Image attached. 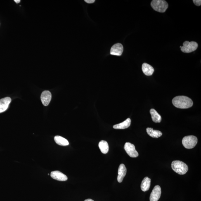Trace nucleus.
I'll list each match as a JSON object with an SVG mask.
<instances>
[{
    "instance_id": "1",
    "label": "nucleus",
    "mask_w": 201,
    "mask_h": 201,
    "mask_svg": "<svg viewBox=\"0 0 201 201\" xmlns=\"http://www.w3.org/2000/svg\"><path fill=\"white\" fill-rule=\"evenodd\" d=\"M172 103L175 107L180 109H187L193 106V103L192 99L188 97L178 96L173 99Z\"/></svg>"
},
{
    "instance_id": "2",
    "label": "nucleus",
    "mask_w": 201,
    "mask_h": 201,
    "mask_svg": "<svg viewBox=\"0 0 201 201\" xmlns=\"http://www.w3.org/2000/svg\"><path fill=\"white\" fill-rule=\"evenodd\" d=\"M173 170L180 175H184L188 172V166L185 163L180 161H174L171 164Z\"/></svg>"
},
{
    "instance_id": "3",
    "label": "nucleus",
    "mask_w": 201,
    "mask_h": 201,
    "mask_svg": "<svg viewBox=\"0 0 201 201\" xmlns=\"http://www.w3.org/2000/svg\"><path fill=\"white\" fill-rule=\"evenodd\" d=\"M150 5L154 10L161 13H165L169 7L167 2L164 0H153Z\"/></svg>"
},
{
    "instance_id": "4",
    "label": "nucleus",
    "mask_w": 201,
    "mask_h": 201,
    "mask_svg": "<svg viewBox=\"0 0 201 201\" xmlns=\"http://www.w3.org/2000/svg\"><path fill=\"white\" fill-rule=\"evenodd\" d=\"M198 140L196 137L194 136H188L184 137L182 140V144L185 148L191 149L197 145Z\"/></svg>"
},
{
    "instance_id": "5",
    "label": "nucleus",
    "mask_w": 201,
    "mask_h": 201,
    "mask_svg": "<svg viewBox=\"0 0 201 201\" xmlns=\"http://www.w3.org/2000/svg\"><path fill=\"white\" fill-rule=\"evenodd\" d=\"M198 47V44L195 41H185L183 43V46L181 47V50L183 53H190L196 50Z\"/></svg>"
},
{
    "instance_id": "6",
    "label": "nucleus",
    "mask_w": 201,
    "mask_h": 201,
    "mask_svg": "<svg viewBox=\"0 0 201 201\" xmlns=\"http://www.w3.org/2000/svg\"><path fill=\"white\" fill-rule=\"evenodd\" d=\"M124 149L130 157H138V154L135 149V145L133 144L126 142L125 144Z\"/></svg>"
},
{
    "instance_id": "7",
    "label": "nucleus",
    "mask_w": 201,
    "mask_h": 201,
    "mask_svg": "<svg viewBox=\"0 0 201 201\" xmlns=\"http://www.w3.org/2000/svg\"><path fill=\"white\" fill-rule=\"evenodd\" d=\"M161 194V187L158 185H156L151 193L150 201H158L160 198Z\"/></svg>"
},
{
    "instance_id": "8",
    "label": "nucleus",
    "mask_w": 201,
    "mask_h": 201,
    "mask_svg": "<svg viewBox=\"0 0 201 201\" xmlns=\"http://www.w3.org/2000/svg\"><path fill=\"white\" fill-rule=\"evenodd\" d=\"M123 51V47L121 43H118L113 45L110 50V54L115 56H120Z\"/></svg>"
},
{
    "instance_id": "9",
    "label": "nucleus",
    "mask_w": 201,
    "mask_h": 201,
    "mask_svg": "<svg viewBox=\"0 0 201 201\" xmlns=\"http://www.w3.org/2000/svg\"><path fill=\"white\" fill-rule=\"evenodd\" d=\"M51 99V94L48 91L43 92L41 96V99L43 105L45 106L49 104Z\"/></svg>"
},
{
    "instance_id": "10",
    "label": "nucleus",
    "mask_w": 201,
    "mask_h": 201,
    "mask_svg": "<svg viewBox=\"0 0 201 201\" xmlns=\"http://www.w3.org/2000/svg\"><path fill=\"white\" fill-rule=\"evenodd\" d=\"M11 102V99L9 97H6L0 100V113L6 111Z\"/></svg>"
},
{
    "instance_id": "11",
    "label": "nucleus",
    "mask_w": 201,
    "mask_h": 201,
    "mask_svg": "<svg viewBox=\"0 0 201 201\" xmlns=\"http://www.w3.org/2000/svg\"><path fill=\"white\" fill-rule=\"evenodd\" d=\"M50 176L53 179L59 181H66L67 180V176L59 171H53L51 173Z\"/></svg>"
},
{
    "instance_id": "12",
    "label": "nucleus",
    "mask_w": 201,
    "mask_h": 201,
    "mask_svg": "<svg viewBox=\"0 0 201 201\" xmlns=\"http://www.w3.org/2000/svg\"><path fill=\"white\" fill-rule=\"evenodd\" d=\"M127 173V169L123 164L119 165L118 169V176H117V181L119 183H122L124 176Z\"/></svg>"
},
{
    "instance_id": "13",
    "label": "nucleus",
    "mask_w": 201,
    "mask_h": 201,
    "mask_svg": "<svg viewBox=\"0 0 201 201\" xmlns=\"http://www.w3.org/2000/svg\"><path fill=\"white\" fill-rule=\"evenodd\" d=\"M142 70L144 74L147 76L152 75L154 72L153 67L147 63H144L142 65Z\"/></svg>"
},
{
    "instance_id": "14",
    "label": "nucleus",
    "mask_w": 201,
    "mask_h": 201,
    "mask_svg": "<svg viewBox=\"0 0 201 201\" xmlns=\"http://www.w3.org/2000/svg\"><path fill=\"white\" fill-rule=\"evenodd\" d=\"M131 120L130 118H128L122 123L115 125L113 128L116 129H126L131 126Z\"/></svg>"
},
{
    "instance_id": "15",
    "label": "nucleus",
    "mask_w": 201,
    "mask_h": 201,
    "mask_svg": "<svg viewBox=\"0 0 201 201\" xmlns=\"http://www.w3.org/2000/svg\"><path fill=\"white\" fill-rule=\"evenodd\" d=\"M146 130L149 136L152 138H157L162 136V133L161 131L154 130L152 128H147Z\"/></svg>"
},
{
    "instance_id": "16",
    "label": "nucleus",
    "mask_w": 201,
    "mask_h": 201,
    "mask_svg": "<svg viewBox=\"0 0 201 201\" xmlns=\"http://www.w3.org/2000/svg\"><path fill=\"white\" fill-rule=\"evenodd\" d=\"M151 180L148 177H145L142 181L141 189L143 192H146L149 190L150 186Z\"/></svg>"
},
{
    "instance_id": "17",
    "label": "nucleus",
    "mask_w": 201,
    "mask_h": 201,
    "mask_svg": "<svg viewBox=\"0 0 201 201\" xmlns=\"http://www.w3.org/2000/svg\"><path fill=\"white\" fill-rule=\"evenodd\" d=\"M152 119L154 122L157 123L161 122L162 118L161 115L155 109H151L150 111Z\"/></svg>"
},
{
    "instance_id": "18",
    "label": "nucleus",
    "mask_w": 201,
    "mask_h": 201,
    "mask_svg": "<svg viewBox=\"0 0 201 201\" xmlns=\"http://www.w3.org/2000/svg\"><path fill=\"white\" fill-rule=\"evenodd\" d=\"M54 140L56 143L62 146H66L69 145V142L67 139L65 138L59 136H55Z\"/></svg>"
},
{
    "instance_id": "19",
    "label": "nucleus",
    "mask_w": 201,
    "mask_h": 201,
    "mask_svg": "<svg viewBox=\"0 0 201 201\" xmlns=\"http://www.w3.org/2000/svg\"><path fill=\"white\" fill-rule=\"evenodd\" d=\"M99 147L102 153L106 154L109 150V146L108 143L105 140H101L99 143Z\"/></svg>"
},
{
    "instance_id": "20",
    "label": "nucleus",
    "mask_w": 201,
    "mask_h": 201,
    "mask_svg": "<svg viewBox=\"0 0 201 201\" xmlns=\"http://www.w3.org/2000/svg\"><path fill=\"white\" fill-rule=\"evenodd\" d=\"M193 3L195 6H200L201 5V0H193Z\"/></svg>"
},
{
    "instance_id": "21",
    "label": "nucleus",
    "mask_w": 201,
    "mask_h": 201,
    "mask_svg": "<svg viewBox=\"0 0 201 201\" xmlns=\"http://www.w3.org/2000/svg\"><path fill=\"white\" fill-rule=\"evenodd\" d=\"M85 1L88 3H94L95 1L94 0H85Z\"/></svg>"
},
{
    "instance_id": "22",
    "label": "nucleus",
    "mask_w": 201,
    "mask_h": 201,
    "mask_svg": "<svg viewBox=\"0 0 201 201\" xmlns=\"http://www.w3.org/2000/svg\"><path fill=\"white\" fill-rule=\"evenodd\" d=\"M14 1L16 3H20L21 1L20 0H14Z\"/></svg>"
},
{
    "instance_id": "23",
    "label": "nucleus",
    "mask_w": 201,
    "mask_h": 201,
    "mask_svg": "<svg viewBox=\"0 0 201 201\" xmlns=\"http://www.w3.org/2000/svg\"><path fill=\"white\" fill-rule=\"evenodd\" d=\"M84 201H94L92 199H87L85 200Z\"/></svg>"
},
{
    "instance_id": "24",
    "label": "nucleus",
    "mask_w": 201,
    "mask_h": 201,
    "mask_svg": "<svg viewBox=\"0 0 201 201\" xmlns=\"http://www.w3.org/2000/svg\"><path fill=\"white\" fill-rule=\"evenodd\" d=\"M181 47H182L181 46H180V47L181 48Z\"/></svg>"
}]
</instances>
